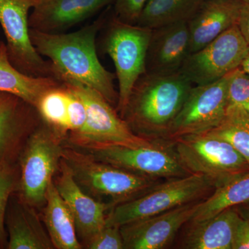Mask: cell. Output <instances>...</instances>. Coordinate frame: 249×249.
Segmentation results:
<instances>
[{"mask_svg":"<svg viewBox=\"0 0 249 249\" xmlns=\"http://www.w3.org/2000/svg\"><path fill=\"white\" fill-rule=\"evenodd\" d=\"M106 12L79 30L70 34H47L30 29L31 42L42 56L47 57L53 76L60 82L72 80L96 90L116 107L119 92L114 88L116 75L98 59L96 39Z\"/></svg>","mask_w":249,"mask_h":249,"instance_id":"obj_1","label":"cell"},{"mask_svg":"<svg viewBox=\"0 0 249 249\" xmlns=\"http://www.w3.org/2000/svg\"><path fill=\"white\" fill-rule=\"evenodd\" d=\"M193 87L180 71L163 75L145 72L134 85L121 118L139 137L167 141Z\"/></svg>","mask_w":249,"mask_h":249,"instance_id":"obj_2","label":"cell"},{"mask_svg":"<svg viewBox=\"0 0 249 249\" xmlns=\"http://www.w3.org/2000/svg\"><path fill=\"white\" fill-rule=\"evenodd\" d=\"M152 29L128 24L114 12L99 31L100 49L114 62L119 82V99L116 109L121 117L134 85L145 73V59Z\"/></svg>","mask_w":249,"mask_h":249,"instance_id":"obj_3","label":"cell"},{"mask_svg":"<svg viewBox=\"0 0 249 249\" xmlns=\"http://www.w3.org/2000/svg\"><path fill=\"white\" fill-rule=\"evenodd\" d=\"M62 159L86 193L106 196L113 207L142 196L162 181L121 169L74 149L63 147Z\"/></svg>","mask_w":249,"mask_h":249,"instance_id":"obj_4","label":"cell"},{"mask_svg":"<svg viewBox=\"0 0 249 249\" xmlns=\"http://www.w3.org/2000/svg\"><path fill=\"white\" fill-rule=\"evenodd\" d=\"M216 187L206 177L190 175L160 181L146 193L109 210L106 225L121 226L166 212L189 203L203 200Z\"/></svg>","mask_w":249,"mask_h":249,"instance_id":"obj_5","label":"cell"},{"mask_svg":"<svg viewBox=\"0 0 249 249\" xmlns=\"http://www.w3.org/2000/svg\"><path fill=\"white\" fill-rule=\"evenodd\" d=\"M62 83L70 87L86 107L84 126L70 134V139L73 144L88 150L109 145L140 147L152 143V141L134 134L116 108L97 91L75 80H64Z\"/></svg>","mask_w":249,"mask_h":249,"instance_id":"obj_6","label":"cell"},{"mask_svg":"<svg viewBox=\"0 0 249 249\" xmlns=\"http://www.w3.org/2000/svg\"><path fill=\"white\" fill-rule=\"evenodd\" d=\"M179 161L190 173L209 178L216 188L249 171V164L225 141L207 133L191 134L173 141Z\"/></svg>","mask_w":249,"mask_h":249,"instance_id":"obj_7","label":"cell"},{"mask_svg":"<svg viewBox=\"0 0 249 249\" xmlns=\"http://www.w3.org/2000/svg\"><path fill=\"white\" fill-rule=\"evenodd\" d=\"M62 137L42 121L29 137L22 160L21 192L28 206L45 203L49 185L61 160Z\"/></svg>","mask_w":249,"mask_h":249,"instance_id":"obj_8","label":"cell"},{"mask_svg":"<svg viewBox=\"0 0 249 249\" xmlns=\"http://www.w3.org/2000/svg\"><path fill=\"white\" fill-rule=\"evenodd\" d=\"M95 159L155 179L183 178L192 175L178 160L173 142L152 141L140 147L109 145L86 150Z\"/></svg>","mask_w":249,"mask_h":249,"instance_id":"obj_9","label":"cell"},{"mask_svg":"<svg viewBox=\"0 0 249 249\" xmlns=\"http://www.w3.org/2000/svg\"><path fill=\"white\" fill-rule=\"evenodd\" d=\"M249 51L248 43L237 24L190 54L180 72L193 85L210 84L239 68Z\"/></svg>","mask_w":249,"mask_h":249,"instance_id":"obj_10","label":"cell"},{"mask_svg":"<svg viewBox=\"0 0 249 249\" xmlns=\"http://www.w3.org/2000/svg\"><path fill=\"white\" fill-rule=\"evenodd\" d=\"M35 4L36 0H0V24L8 55L11 64L24 74L54 78L52 62L44 60L31 42L29 12Z\"/></svg>","mask_w":249,"mask_h":249,"instance_id":"obj_11","label":"cell"},{"mask_svg":"<svg viewBox=\"0 0 249 249\" xmlns=\"http://www.w3.org/2000/svg\"><path fill=\"white\" fill-rule=\"evenodd\" d=\"M228 75L210 84L193 85L172 124L167 141L205 133L220 124L229 106Z\"/></svg>","mask_w":249,"mask_h":249,"instance_id":"obj_12","label":"cell"},{"mask_svg":"<svg viewBox=\"0 0 249 249\" xmlns=\"http://www.w3.org/2000/svg\"><path fill=\"white\" fill-rule=\"evenodd\" d=\"M201 201L182 205L166 212L121 226L124 249L166 248L175 240L183 226L194 217Z\"/></svg>","mask_w":249,"mask_h":249,"instance_id":"obj_13","label":"cell"},{"mask_svg":"<svg viewBox=\"0 0 249 249\" xmlns=\"http://www.w3.org/2000/svg\"><path fill=\"white\" fill-rule=\"evenodd\" d=\"M54 183L71 212L78 237L87 246L93 235L106 226V217L113 206L109 203L93 199L84 191L62 159L59 165V175Z\"/></svg>","mask_w":249,"mask_h":249,"instance_id":"obj_14","label":"cell"},{"mask_svg":"<svg viewBox=\"0 0 249 249\" xmlns=\"http://www.w3.org/2000/svg\"><path fill=\"white\" fill-rule=\"evenodd\" d=\"M116 0H36L29 18L30 29L62 34L114 4Z\"/></svg>","mask_w":249,"mask_h":249,"instance_id":"obj_15","label":"cell"},{"mask_svg":"<svg viewBox=\"0 0 249 249\" xmlns=\"http://www.w3.org/2000/svg\"><path fill=\"white\" fill-rule=\"evenodd\" d=\"M190 54L191 40L187 21L152 29L145 72L160 75L178 73Z\"/></svg>","mask_w":249,"mask_h":249,"instance_id":"obj_16","label":"cell"},{"mask_svg":"<svg viewBox=\"0 0 249 249\" xmlns=\"http://www.w3.org/2000/svg\"><path fill=\"white\" fill-rule=\"evenodd\" d=\"M242 1L204 0L188 21L191 54L197 52L228 29L238 24Z\"/></svg>","mask_w":249,"mask_h":249,"instance_id":"obj_17","label":"cell"},{"mask_svg":"<svg viewBox=\"0 0 249 249\" xmlns=\"http://www.w3.org/2000/svg\"><path fill=\"white\" fill-rule=\"evenodd\" d=\"M241 219L236 207H231L204 220L190 221L180 242V248L232 249Z\"/></svg>","mask_w":249,"mask_h":249,"instance_id":"obj_18","label":"cell"},{"mask_svg":"<svg viewBox=\"0 0 249 249\" xmlns=\"http://www.w3.org/2000/svg\"><path fill=\"white\" fill-rule=\"evenodd\" d=\"M60 83L52 77L24 74L10 62L7 47L0 41V91L16 95L34 107L49 89Z\"/></svg>","mask_w":249,"mask_h":249,"instance_id":"obj_19","label":"cell"},{"mask_svg":"<svg viewBox=\"0 0 249 249\" xmlns=\"http://www.w3.org/2000/svg\"><path fill=\"white\" fill-rule=\"evenodd\" d=\"M39 118L34 106L16 95L0 91V157L13 140L37 127Z\"/></svg>","mask_w":249,"mask_h":249,"instance_id":"obj_20","label":"cell"},{"mask_svg":"<svg viewBox=\"0 0 249 249\" xmlns=\"http://www.w3.org/2000/svg\"><path fill=\"white\" fill-rule=\"evenodd\" d=\"M45 204L44 219L54 248H83L77 235L76 225L71 212L59 194L53 180L47 190Z\"/></svg>","mask_w":249,"mask_h":249,"instance_id":"obj_21","label":"cell"},{"mask_svg":"<svg viewBox=\"0 0 249 249\" xmlns=\"http://www.w3.org/2000/svg\"><path fill=\"white\" fill-rule=\"evenodd\" d=\"M27 206L16 207L10 216L9 249H51L54 248L38 218Z\"/></svg>","mask_w":249,"mask_h":249,"instance_id":"obj_22","label":"cell"},{"mask_svg":"<svg viewBox=\"0 0 249 249\" xmlns=\"http://www.w3.org/2000/svg\"><path fill=\"white\" fill-rule=\"evenodd\" d=\"M204 0H147L137 19V25L154 29L173 24L188 22Z\"/></svg>","mask_w":249,"mask_h":249,"instance_id":"obj_23","label":"cell"},{"mask_svg":"<svg viewBox=\"0 0 249 249\" xmlns=\"http://www.w3.org/2000/svg\"><path fill=\"white\" fill-rule=\"evenodd\" d=\"M249 201V171L232 178L217 187L200 206L191 221H201L215 215L224 210L235 207Z\"/></svg>","mask_w":249,"mask_h":249,"instance_id":"obj_24","label":"cell"},{"mask_svg":"<svg viewBox=\"0 0 249 249\" xmlns=\"http://www.w3.org/2000/svg\"><path fill=\"white\" fill-rule=\"evenodd\" d=\"M71 96L70 88L60 82L42 96L36 107L42 121L62 137L70 133L69 107Z\"/></svg>","mask_w":249,"mask_h":249,"instance_id":"obj_25","label":"cell"},{"mask_svg":"<svg viewBox=\"0 0 249 249\" xmlns=\"http://www.w3.org/2000/svg\"><path fill=\"white\" fill-rule=\"evenodd\" d=\"M229 142L249 164V113L229 105L224 119L217 127L205 132Z\"/></svg>","mask_w":249,"mask_h":249,"instance_id":"obj_26","label":"cell"},{"mask_svg":"<svg viewBox=\"0 0 249 249\" xmlns=\"http://www.w3.org/2000/svg\"><path fill=\"white\" fill-rule=\"evenodd\" d=\"M227 93L229 105L249 113V75L240 67L228 75Z\"/></svg>","mask_w":249,"mask_h":249,"instance_id":"obj_27","label":"cell"},{"mask_svg":"<svg viewBox=\"0 0 249 249\" xmlns=\"http://www.w3.org/2000/svg\"><path fill=\"white\" fill-rule=\"evenodd\" d=\"M86 247L89 249H124L121 227L106 224L93 235Z\"/></svg>","mask_w":249,"mask_h":249,"instance_id":"obj_28","label":"cell"},{"mask_svg":"<svg viewBox=\"0 0 249 249\" xmlns=\"http://www.w3.org/2000/svg\"><path fill=\"white\" fill-rule=\"evenodd\" d=\"M147 0H116L114 14L123 22L137 24V19Z\"/></svg>","mask_w":249,"mask_h":249,"instance_id":"obj_29","label":"cell"},{"mask_svg":"<svg viewBox=\"0 0 249 249\" xmlns=\"http://www.w3.org/2000/svg\"><path fill=\"white\" fill-rule=\"evenodd\" d=\"M12 175L7 170L0 167V243L4 237V221L5 211L10 194L14 188Z\"/></svg>","mask_w":249,"mask_h":249,"instance_id":"obj_30","label":"cell"},{"mask_svg":"<svg viewBox=\"0 0 249 249\" xmlns=\"http://www.w3.org/2000/svg\"><path fill=\"white\" fill-rule=\"evenodd\" d=\"M232 249H249V219L242 217L239 222Z\"/></svg>","mask_w":249,"mask_h":249,"instance_id":"obj_31","label":"cell"},{"mask_svg":"<svg viewBox=\"0 0 249 249\" xmlns=\"http://www.w3.org/2000/svg\"><path fill=\"white\" fill-rule=\"evenodd\" d=\"M237 25L249 46V0L242 1Z\"/></svg>","mask_w":249,"mask_h":249,"instance_id":"obj_32","label":"cell"},{"mask_svg":"<svg viewBox=\"0 0 249 249\" xmlns=\"http://www.w3.org/2000/svg\"><path fill=\"white\" fill-rule=\"evenodd\" d=\"M241 217L249 219V201L244 204L235 206Z\"/></svg>","mask_w":249,"mask_h":249,"instance_id":"obj_33","label":"cell"},{"mask_svg":"<svg viewBox=\"0 0 249 249\" xmlns=\"http://www.w3.org/2000/svg\"><path fill=\"white\" fill-rule=\"evenodd\" d=\"M240 67L249 75V51L242 64H241Z\"/></svg>","mask_w":249,"mask_h":249,"instance_id":"obj_34","label":"cell"},{"mask_svg":"<svg viewBox=\"0 0 249 249\" xmlns=\"http://www.w3.org/2000/svg\"><path fill=\"white\" fill-rule=\"evenodd\" d=\"M240 1H246V0H240Z\"/></svg>","mask_w":249,"mask_h":249,"instance_id":"obj_35","label":"cell"}]
</instances>
